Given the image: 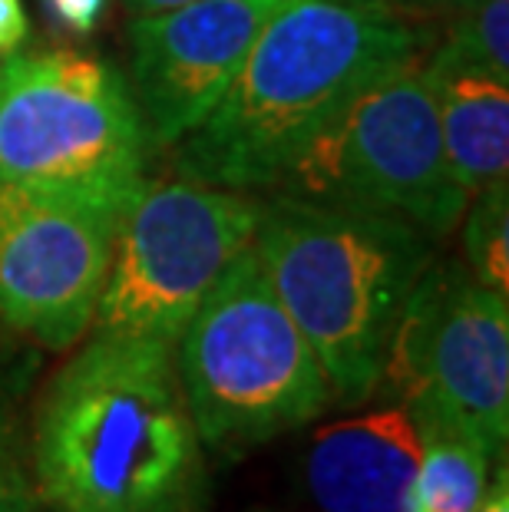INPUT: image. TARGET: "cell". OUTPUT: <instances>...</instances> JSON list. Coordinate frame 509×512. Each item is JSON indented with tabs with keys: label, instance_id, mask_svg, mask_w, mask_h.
<instances>
[{
	"label": "cell",
	"instance_id": "obj_1",
	"mask_svg": "<svg viewBox=\"0 0 509 512\" xmlns=\"http://www.w3.org/2000/svg\"><path fill=\"white\" fill-rule=\"evenodd\" d=\"M30 470L50 512L209 509L176 344L93 331L30 410Z\"/></svg>",
	"mask_w": 509,
	"mask_h": 512
},
{
	"label": "cell",
	"instance_id": "obj_2",
	"mask_svg": "<svg viewBox=\"0 0 509 512\" xmlns=\"http://www.w3.org/2000/svg\"><path fill=\"white\" fill-rule=\"evenodd\" d=\"M424 43L387 0H285L219 106L179 143V172L232 192H281L351 106Z\"/></svg>",
	"mask_w": 509,
	"mask_h": 512
},
{
	"label": "cell",
	"instance_id": "obj_3",
	"mask_svg": "<svg viewBox=\"0 0 509 512\" xmlns=\"http://www.w3.org/2000/svg\"><path fill=\"white\" fill-rule=\"evenodd\" d=\"M252 245L334 400H371L400 311L433 261V238L400 215L275 192L262 202Z\"/></svg>",
	"mask_w": 509,
	"mask_h": 512
},
{
	"label": "cell",
	"instance_id": "obj_4",
	"mask_svg": "<svg viewBox=\"0 0 509 512\" xmlns=\"http://www.w3.org/2000/svg\"><path fill=\"white\" fill-rule=\"evenodd\" d=\"M202 446L245 453L308 427L334 403L314 347L278 301L255 245L209 288L176 341Z\"/></svg>",
	"mask_w": 509,
	"mask_h": 512
},
{
	"label": "cell",
	"instance_id": "obj_5",
	"mask_svg": "<svg viewBox=\"0 0 509 512\" xmlns=\"http://www.w3.org/2000/svg\"><path fill=\"white\" fill-rule=\"evenodd\" d=\"M149 136L113 63L77 50L0 63V179L123 219L143 192Z\"/></svg>",
	"mask_w": 509,
	"mask_h": 512
},
{
	"label": "cell",
	"instance_id": "obj_6",
	"mask_svg": "<svg viewBox=\"0 0 509 512\" xmlns=\"http://www.w3.org/2000/svg\"><path fill=\"white\" fill-rule=\"evenodd\" d=\"M262 199L192 179L143 185L116 225L93 328L176 344L222 271L255 242Z\"/></svg>",
	"mask_w": 509,
	"mask_h": 512
},
{
	"label": "cell",
	"instance_id": "obj_7",
	"mask_svg": "<svg viewBox=\"0 0 509 512\" xmlns=\"http://www.w3.org/2000/svg\"><path fill=\"white\" fill-rule=\"evenodd\" d=\"M509 294L433 258L400 311L384 380L417 430L503 456L509 437Z\"/></svg>",
	"mask_w": 509,
	"mask_h": 512
},
{
	"label": "cell",
	"instance_id": "obj_8",
	"mask_svg": "<svg viewBox=\"0 0 509 512\" xmlns=\"http://www.w3.org/2000/svg\"><path fill=\"white\" fill-rule=\"evenodd\" d=\"M281 192L400 215L447 238L470 195L447 162L437 86L424 67L414 60L374 83Z\"/></svg>",
	"mask_w": 509,
	"mask_h": 512
},
{
	"label": "cell",
	"instance_id": "obj_9",
	"mask_svg": "<svg viewBox=\"0 0 509 512\" xmlns=\"http://www.w3.org/2000/svg\"><path fill=\"white\" fill-rule=\"evenodd\" d=\"M119 215L0 179V328L67 351L93 328Z\"/></svg>",
	"mask_w": 509,
	"mask_h": 512
},
{
	"label": "cell",
	"instance_id": "obj_10",
	"mask_svg": "<svg viewBox=\"0 0 509 512\" xmlns=\"http://www.w3.org/2000/svg\"><path fill=\"white\" fill-rule=\"evenodd\" d=\"M285 0H196L129 27V93L149 143L179 146L209 119Z\"/></svg>",
	"mask_w": 509,
	"mask_h": 512
},
{
	"label": "cell",
	"instance_id": "obj_11",
	"mask_svg": "<svg viewBox=\"0 0 509 512\" xmlns=\"http://www.w3.org/2000/svg\"><path fill=\"white\" fill-rule=\"evenodd\" d=\"M420 446L404 407L321 427L305 456L308 493L321 512H410Z\"/></svg>",
	"mask_w": 509,
	"mask_h": 512
},
{
	"label": "cell",
	"instance_id": "obj_12",
	"mask_svg": "<svg viewBox=\"0 0 509 512\" xmlns=\"http://www.w3.org/2000/svg\"><path fill=\"white\" fill-rule=\"evenodd\" d=\"M433 86L443 149L463 192L473 195L503 182L509 169V83L457 73L433 80Z\"/></svg>",
	"mask_w": 509,
	"mask_h": 512
},
{
	"label": "cell",
	"instance_id": "obj_13",
	"mask_svg": "<svg viewBox=\"0 0 509 512\" xmlns=\"http://www.w3.org/2000/svg\"><path fill=\"white\" fill-rule=\"evenodd\" d=\"M37 354L17 334L0 328V512H40L30 470L27 390Z\"/></svg>",
	"mask_w": 509,
	"mask_h": 512
},
{
	"label": "cell",
	"instance_id": "obj_14",
	"mask_svg": "<svg viewBox=\"0 0 509 512\" xmlns=\"http://www.w3.org/2000/svg\"><path fill=\"white\" fill-rule=\"evenodd\" d=\"M420 440L410 512H476L490 486L493 456L480 443L447 430H420Z\"/></svg>",
	"mask_w": 509,
	"mask_h": 512
},
{
	"label": "cell",
	"instance_id": "obj_15",
	"mask_svg": "<svg viewBox=\"0 0 509 512\" xmlns=\"http://www.w3.org/2000/svg\"><path fill=\"white\" fill-rule=\"evenodd\" d=\"M420 67L430 80L470 73L509 83V0H473L453 10L447 37Z\"/></svg>",
	"mask_w": 509,
	"mask_h": 512
},
{
	"label": "cell",
	"instance_id": "obj_16",
	"mask_svg": "<svg viewBox=\"0 0 509 512\" xmlns=\"http://www.w3.org/2000/svg\"><path fill=\"white\" fill-rule=\"evenodd\" d=\"M460 222L467 271L480 285L509 294V182L473 192Z\"/></svg>",
	"mask_w": 509,
	"mask_h": 512
},
{
	"label": "cell",
	"instance_id": "obj_17",
	"mask_svg": "<svg viewBox=\"0 0 509 512\" xmlns=\"http://www.w3.org/2000/svg\"><path fill=\"white\" fill-rule=\"evenodd\" d=\"M43 10L47 17L67 34L86 37L93 34L96 24L106 14V0H43Z\"/></svg>",
	"mask_w": 509,
	"mask_h": 512
},
{
	"label": "cell",
	"instance_id": "obj_18",
	"mask_svg": "<svg viewBox=\"0 0 509 512\" xmlns=\"http://www.w3.org/2000/svg\"><path fill=\"white\" fill-rule=\"evenodd\" d=\"M27 30L24 0H0V57H10L24 47Z\"/></svg>",
	"mask_w": 509,
	"mask_h": 512
},
{
	"label": "cell",
	"instance_id": "obj_19",
	"mask_svg": "<svg viewBox=\"0 0 509 512\" xmlns=\"http://www.w3.org/2000/svg\"><path fill=\"white\" fill-rule=\"evenodd\" d=\"M476 512H509V476H506V456L500 460V470L490 476V486L480 499Z\"/></svg>",
	"mask_w": 509,
	"mask_h": 512
},
{
	"label": "cell",
	"instance_id": "obj_20",
	"mask_svg": "<svg viewBox=\"0 0 509 512\" xmlns=\"http://www.w3.org/2000/svg\"><path fill=\"white\" fill-rule=\"evenodd\" d=\"M473 0H391V7H404L410 14H453Z\"/></svg>",
	"mask_w": 509,
	"mask_h": 512
},
{
	"label": "cell",
	"instance_id": "obj_21",
	"mask_svg": "<svg viewBox=\"0 0 509 512\" xmlns=\"http://www.w3.org/2000/svg\"><path fill=\"white\" fill-rule=\"evenodd\" d=\"M136 14H159V10H172V7H186L196 4V0H126Z\"/></svg>",
	"mask_w": 509,
	"mask_h": 512
},
{
	"label": "cell",
	"instance_id": "obj_22",
	"mask_svg": "<svg viewBox=\"0 0 509 512\" xmlns=\"http://www.w3.org/2000/svg\"><path fill=\"white\" fill-rule=\"evenodd\" d=\"M354 4H384V0H354Z\"/></svg>",
	"mask_w": 509,
	"mask_h": 512
}]
</instances>
